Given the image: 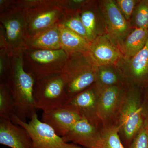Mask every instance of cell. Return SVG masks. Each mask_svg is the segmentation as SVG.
<instances>
[{
	"label": "cell",
	"instance_id": "1",
	"mask_svg": "<svg viewBox=\"0 0 148 148\" xmlns=\"http://www.w3.org/2000/svg\"><path fill=\"white\" fill-rule=\"evenodd\" d=\"M34 77L24 69V51L10 56L8 75L5 83L11 93L15 106V114L27 121L36 112L34 98Z\"/></svg>",
	"mask_w": 148,
	"mask_h": 148
},
{
	"label": "cell",
	"instance_id": "2",
	"mask_svg": "<svg viewBox=\"0 0 148 148\" xmlns=\"http://www.w3.org/2000/svg\"><path fill=\"white\" fill-rule=\"evenodd\" d=\"M143 96L142 88L126 86L114 124L126 148L145 125L142 109Z\"/></svg>",
	"mask_w": 148,
	"mask_h": 148
},
{
	"label": "cell",
	"instance_id": "3",
	"mask_svg": "<svg viewBox=\"0 0 148 148\" xmlns=\"http://www.w3.org/2000/svg\"><path fill=\"white\" fill-rule=\"evenodd\" d=\"M16 4L25 12L28 39L60 24L65 14L58 0H18Z\"/></svg>",
	"mask_w": 148,
	"mask_h": 148
},
{
	"label": "cell",
	"instance_id": "4",
	"mask_svg": "<svg viewBox=\"0 0 148 148\" xmlns=\"http://www.w3.org/2000/svg\"><path fill=\"white\" fill-rule=\"evenodd\" d=\"M97 67L88 52H71L62 73L68 99L82 92L95 82Z\"/></svg>",
	"mask_w": 148,
	"mask_h": 148
},
{
	"label": "cell",
	"instance_id": "5",
	"mask_svg": "<svg viewBox=\"0 0 148 148\" xmlns=\"http://www.w3.org/2000/svg\"><path fill=\"white\" fill-rule=\"evenodd\" d=\"M0 49L11 56L26 49L28 39L25 12L14 6L0 14Z\"/></svg>",
	"mask_w": 148,
	"mask_h": 148
},
{
	"label": "cell",
	"instance_id": "6",
	"mask_svg": "<svg viewBox=\"0 0 148 148\" xmlns=\"http://www.w3.org/2000/svg\"><path fill=\"white\" fill-rule=\"evenodd\" d=\"M35 80L34 98L36 109L47 112L64 106L68 98L62 73L51 74Z\"/></svg>",
	"mask_w": 148,
	"mask_h": 148
},
{
	"label": "cell",
	"instance_id": "7",
	"mask_svg": "<svg viewBox=\"0 0 148 148\" xmlns=\"http://www.w3.org/2000/svg\"><path fill=\"white\" fill-rule=\"evenodd\" d=\"M69 57L62 49L56 50L26 49L24 51V63L28 73L35 79L51 74L61 73Z\"/></svg>",
	"mask_w": 148,
	"mask_h": 148
},
{
	"label": "cell",
	"instance_id": "8",
	"mask_svg": "<svg viewBox=\"0 0 148 148\" xmlns=\"http://www.w3.org/2000/svg\"><path fill=\"white\" fill-rule=\"evenodd\" d=\"M10 120L28 132L32 139L33 148H83L65 142L50 125L39 119L36 112L32 116L28 122L21 120L15 114Z\"/></svg>",
	"mask_w": 148,
	"mask_h": 148
},
{
	"label": "cell",
	"instance_id": "9",
	"mask_svg": "<svg viewBox=\"0 0 148 148\" xmlns=\"http://www.w3.org/2000/svg\"><path fill=\"white\" fill-rule=\"evenodd\" d=\"M99 7L105 23L106 35L122 53L125 40L131 32L130 23L121 12L115 1H101Z\"/></svg>",
	"mask_w": 148,
	"mask_h": 148
},
{
	"label": "cell",
	"instance_id": "10",
	"mask_svg": "<svg viewBox=\"0 0 148 148\" xmlns=\"http://www.w3.org/2000/svg\"><path fill=\"white\" fill-rule=\"evenodd\" d=\"M127 85L148 88V40L145 47L131 58H123L116 65Z\"/></svg>",
	"mask_w": 148,
	"mask_h": 148
},
{
	"label": "cell",
	"instance_id": "11",
	"mask_svg": "<svg viewBox=\"0 0 148 148\" xmlns=\"http://www.w3.org/2000/svg\"><path fill=\"white\" fill-rule=\"evenodd\" d=\"M126 86L119 85L101 89L97 115L102 127L114 125Z\"/></svg>",
	"mask_w": 148,
	"mask_h": 148
},
{
	"label": "cell",
	"instance_id": "12",
	"mask_svg": "<svg viewBox=\"0 0 148 148\" xmlns=\"http://www.w3.org/2000/svg\"><path fill=\"white\" fill-rule=\"evenodd\" d=\"M101 90L95 84L72 98L64 105L75 111L82 117L98 127H102L97 115L98 101Z\"/></svg>",
	"mask_w": 148,
	"mask_h": 148
},
{
	"label": "cell",
	"instance_id": "13",
	"mask_svg": "<svg viewBox=\"0 0 148 148\" xmlns=\"http://www.w3.org/2000/svg\"><path fill=\"white\" fill-rule=\"evenodd\" d=\"M88 52L97 67L116 66L125 58L121 51L111 42L106 34L97 37L90 43Z\"/></svg>",
	"mask_w": 148,
	"mask_h": 148
},
{
	"label": "cell",
	"instance_id": "14",
	"mask_svg": "<svg viewBox=\"0 0 148 148\" xmlns=\"http://www.w3.org/2000/svg\"><path fill=\"white\" fill-rule=\"evenodd\" d=\"M101 127L82 118L62 138L67 143H73L83 148H90L99 138Z\"/></svg>",
	"mask_w": 148,
	"mask_h": 148
},
{
	"label": "cell",
	"instance_id": "15",
	"mask_svg": "<svg viewBox=\"0 0 148 148\" xmlns=\"http://www.w3.org/2000/svg\"><path fill=\"white\" fill-rule=\"evenodd\" d=\"M82 118L75 111L63 106L43 112L42 121L50 125L58 135L63 137Z\"/></svg>",
	"mask_w": 148,
	"mask_h": 148
},
{
	"label": "cell",
	"instance_id": "16",
	"mask_svg": "<svg viewBox=\"0 0 148 148\" xmlns=\"http://www.w3.org/2000/svg\"><path fill=\"white\" fill-rule=\"evenodd\" d=\"M0 144L10 148H33L31 136L10 119L0 118Z\"/></svg>",
	"mask_w": 148,
	"mask_h": 148
},
{
	"label": "cell",
	"instance_id": "17",
	"mask_svg": "<svg viewBox=\"0 0 148 148\" xmlns=\"http://www.w3.org/2000/svg\"><path fill=\"white\" fill-rule=\"evenodd\" d=\"M95 2L87 1L79 10L81 20L86 31L90 43L97 37L106 34L101 27V18Z\"/></svg>",
	"mask_w": 148,
	"mask_h": 148
},
{
	"label": "cell",
	"instance_id": "18",
	"mask_svg": "<svg viewBox=\"0 0 148 148\" xmlns=\"http://www.w3.org/2000/svg\"><path fill=\"white\" fill-rule=\"evenodd\" d=\"M56 50L61 49L59 24L54 25L28 39L26 49Z\"/></svg>",
	"mask_w": 148,
	"mask_h": 148
},
{
	"label": "cell",
	"instance_id": "19",
	"mask_svg": "<svg viewBox=\"0 0 148 148\" xmlns=\"http://www.w3.org/2000/svg\"><path fill=\"white\" fill-rule=\"evenodd\" d=\"M61 48L68 53L71 52H87L90 42L61 24H59Z\"/></svg>",
	"mask_w": 148,
	"mask_h": 148
},
{
	"label": "cell",
	"instance_id": "20",
	"mask_svg": "<svg viewBox=\"0 0 148 148\" xmlns=\"http://www.w3.org/2000/svg\"><path fill=\"white\" fill-rule=\"evenodd\" d=\"M95 84L101 90L114 86H127L121 73L115 65L97 67Z\"/></svg>",
	"mask_w": 148,
	"mask_h": 148
},
{
	"label": "cell",
	"instance_id": "21",
	"mask_svg": "<svg viewBox=\"0 0 148 148\" xmlns=\"http://www.w3.org/2000/svg\"><path fill=\"white\" fill-rule=\"evenodd\" d=\"M148 40V29L135 28L127 36L123 47L125 58L133 57L145 47Z\"/></svg>",
	"mask_w": 148,
	"mask_h": 148
},
{
	"label": "cell",
	"instance_id": "22",
	"mask_svg": "<svg viewBox=\"0 0 148 148\" xmlns=\"http://www.w3.org/2000/svg\"><path fill=\"white\" fill-rule=\"evenodd\" d=\"M90 148H126L115 125L102 127L99 138Z\"/></svg>",
	"mask_w": 148,
	"mask_h": 148
},
{
	"label": "cell",
	"instance_id": "23",
	"mask_svg": "<svg viewBox=\"0 0 148 148\" xmlns=\"http://www.w3.org/2000/svg\"><path fill=\"white\" fill-rule=\"evenodd\" d=\"M64 11L65 14L60 24L79 35L88 41L87 33L81 20L79 10Z\"/></svg>",
	"mask_w": 148,
	"mask_h": 148
},
{
	"label": "cell",
	"instance_id": "24",
	"mask_svg": "<svg viewBox=\"0 0 148 148\" xmlns=\"http://www.w3.org/2000/svg\"><path fill=\"white\" fill-rule=\"evenodd\" d=\"M15 114V106L11 93L5 83L0 84V118L11 119Z\"/></svg>",
	"mask_w": 148,
	"mask_h": 148
},
{
	"label": "cell",
	"instance_id": "25",
	"mask_svg": "<svg viewBox=\"0 0 148 148\" xmlns=\"http://www.w3.org/2000/svg\"><path fill=\"white\" fill-rule=\"evenodd\" d=\"M130 21L135 28L148 29V0L139 1Z\"/></svg>",
	"mask_w": 148,
	"mask_h": 148
},
{
	"label": "cell",
	"instance_id": "26",
	"mask_svg": "<svg viewBox=\"0 0 148 148\" xmlns=\"http://www.w3.org/2000/svg\"><path fill=\"white\" fill-rule=\"evenodd\" d=\"M139 1L136 0H116V3L121 12L128 22L135 10V7Z\"/></svg>",
	"mask_w": 148,
	"mask_h": 148
},
{
	"label": "cell",
	"instance_id": "27",
	"mask_svg": "<svg viewBox=\"0 0 148 148\" xmlns=\"http://www.w3.org/2000/svg\"><path fill=\"white\" fill-rule=\"evenodd\" d=\"M10 67V56L4 49H0V80L5 83L8 75Z\"/></svg>",
	"mask_w": 148,
	"mask_h": 148
},
{
	"label": "cell",
	"instance_id": "28",
	"mask_svg": "<svg viewBox=\"0 0 148 148\" xmlns=\"http://www.w3.org/2000/svg\"><path fill=\"white\" fill-rule=\"evenodd\" d=\"M127 148H148V126H143Z\"/></svg>",
	"mask_w": 148,
	"mask_h": 148
},
{
	"label": "cell",
	"instance_id": "29",
	"mask_svg": "<svg viewBox=\"0 0 148 148\" xmlns=\"http://www.w3.org/2000/svg\"><path fill=\"white\" fill-rule=\"evenodd\" d=\"M146 89V92H143L142 109L145 125L148 126V88Z\"/></svg>",
	"mask_w": 148,
	"mask_h": 148
},
{
	"label": "cell",
	"instance_id": "30",
	"mask_svg": "<svg viewBox=\"0 0 148 148\" xmlns=\"http://www.w3.org/2000/svg\"><path fill=\"white\" fill-rule=\"evenodd\" d=\"M15 1L1 0L0 1V11L3 12L13 7L15 5Z\"/></svg>",
	"mask_w": 148,
	"mask_h": 148
}]
</instances>
